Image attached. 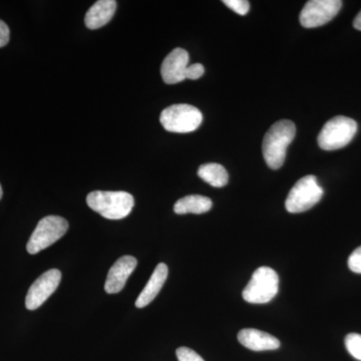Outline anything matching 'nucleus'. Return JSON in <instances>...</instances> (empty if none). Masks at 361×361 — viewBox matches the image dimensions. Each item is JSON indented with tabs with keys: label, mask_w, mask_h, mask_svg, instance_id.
Segmentation results:
<instances>
[{
	"label": "nucleus",
	"mask_w": 361,
	"mask_h": 361,
	"mask_svg": "<svg viewBox=\"0 0 361 361\" xmlns=\"http://www.w3.org/2000/svg\"><path fill=\"white\" fill-rule=\"evenodd\" d=\"M296 135V127L289 120H281L271 126L263 140V157L268 167L278 170L283 166L287 148Z\"/></svg>",
	"instance_id": "nucleus-1"
},
{
	"label": "nucleus",
	"mask_w": 361,
	"mask_h": 361,
	"mask_svg": "<svg viewBox=\"0 0 361 361\" xmlns=\"http://www.w3.org/2000/svg\"><path fill=\"white\" fill-rule=\"evenodd\" d=\"M87 203L106 219L121 220L132 212L135 200L128 192L94 191L87 195Z\"/></svg>",
	"instance_id": "nucleus-2"
},
{
	"label": "nucleus",
	"mask_w": 361,
	"mask_h": 361,
	"mask_svg": "<svg viewBox=\"0 0 361 361\" xmlns=\"http://www.w3.org/2000/svg\"><path fill=\"white\" fill-rule=\"evenodd\" d=\"M203 115L196 106L187 104H173L161 111L160 122L171 133L187 134L200 127Z\"/></svg>",
	"instance_id": "nucleus-3"
},
{
	"label": "nucleus",
	"mask_w": 361,
	"mask_h": 361,
	"mask_svg": "<svg viewBox=\"0 0 361 361\" xmlns=\"http://www.w3.org/2000/svg\"><path fill=\"white\" fill-rule=\"evenodd\" d=\"M357 132V123L353 118L337 116L329 120L318 135V145L325 151H334L348 146Z\"/></svg>",
	"instance_id": "nucleus-4"
},
{
	"label": "nucleus",
	"mask_w": 361,
	"mask_h": 361,
	"mask_svg": "<svg viewBox=\"0 0 361 361\" xmlns=\"http://www.w3.org/2000/svg\"><path fill=\"white\" fill-rule=\"evenodd\" d=\"M279 290V277L272 268L260 267L254 271L251 280L244 288V300L252 304L270 302Z\"/></svg>",
	"instance_id": "nucleus-5"
},
{
	"label": "nucleus",
	"mask_w": 361,
	"mask_h": 361,
	"mask_svg": "<svg viewBox=\"0 0 361 361\" xmlns=\"http://www.w3.org/2000/svg\"><path fill=\"white\" fill-rule=\"evenodd\" d=\"M323 189L315 176L308 175L297 180L285 201V208L289 213L305 212L322 200Z\"/></svg>",
	"instance_id": "nucleus-6"
},
{
	"label": "nucleus",
	"mask_w": 361,
	"mask_h": 361,
	"mask_svg": "<svg viewBox=\"0 0 361 361\" xmlns=\"http://www.w3.org/2000/svg\"><path fill=\"white\" fill-rule=\"evenodd\" d=\"M68 223L59 216H47L39 221L32 236L28 240L26 249L32 255L49 248L59 241L68 232Z\"/></svg>",
	"instance_id": "nucleus-7"
},
{
	"label": "nucleus",
	"mask_w": 361,
	"mask_h": 361,
	"mask_svg": "<svg viewBox=\"0 0 361 361\" xmlns=\"http://www.w3.org/2000/svg\"><path fill=\"white\" fill-rule=\"evenodd\" d=\"M341 7V0H310L301 11L299 20L303 27H318L334 20Z\"/></svg>",
	"instance_id": "nucleus-8"
},
{
	"label": "nucleus",
	"mask_w": 361,
	"mask_h": 361,
	"mask_svg": "<svg viewBox=\"0 0 361 361\" xmlns=\"http://www.w3.org/2000/svg\"><path fill=\"white\" fill-rule=\"evenodd\" d=\"M61 273L58 269H51L44 273L30 286L25 298V306L28 310L40 307L58 289L61 283Z\"/></svg>",
	"instance_id": "nucleus-9"
},
{
	"label": "nucleus",
	"mask_w": 361,
	"mask_h": 361,
	"mask_svg": "<svg viewBox=\"0 0 361 361\" xmlns=\"http://www.w3.org/2000/svg\"><path fill=\"white\" fill-rule=\"evenodd\" d=\"M189 63V54L185 49H173L164 59L161 66V75L168 85L179 84L186 80V70Z\"/></svg>",
	"instance_id": "nucleus-10"
},
{
	"label": "nucleus",
	"mask_w": 361,
	"mask_h": 361,
	"mask_svg": "<svg viewBox=\"0 0 361 361\" xmlns=\"http://www.w3.org/2000/svg\"><path fill=\"white\" fill-rule=\"evenodd\" d=\"M137 265V259L133 256H123L118 259L115 264L111 266L106 277L104 284L106 293L116 294L122 291Z\"/></svg>",
	"instance_id": "nucleus-11"
},
{
	"label": "nucleus",
	"mask_w": 361,
	"mask_h": 361,
	"mask_svg": "<svg viewBox=\"0 0 361 361\" xmlns=\"http://www.w3.org/2000/svg\"><path fill=\"white\" fill-rule=\"evenodd\" d=\"M242 345L253 351L275 350L280 348V341L267 332L254 329H242L238 334Z\"/></svg>",
	"instance_id": "nucleus-12"
},
{
	"label": "nucleus",
	"mask_w": 361,
	"mask_h": 361,
	"mask_svg": "<svg viewBox=\"0 0 361 361\" xmlns=\"http://www.w3.org/2000/svg\"><path fill=\"white\" fill-rule=\"evenodd\" d=\"M116 11L115 0H99L85 13V23L90 30H99L110 23Z\"/></svg>",
	"instance_id": "nucleus-13"
},
{
	"label": "nucleus",
	"mask_w": 361,
	"mask_h": 361,
	"mask_svg": "<svg viewBox=\"0 0 361 361\" xmlns=\"http://www.w3.org/2000/svg\"><path fill=\"white\" fill-rule=\"evenodd\" d=\"M168 273V266L165 263H160L157 266L144 290L141 292V294L135 300V306L137 308L146 307L156 298L159 292L161 291V287L165 284L166 280H167Z\"/></svg>",
	"instance_id": "nucleus-14"
},
{
	"label": "nucleus",
	"mask_w": 361,
	"mask_h": 361,
	"mask_svg": "<svg viewBox=\"0 0 361 361\" xmlns=\"http://www.w3.org/2000/svg\"><path fill=\"white\" fill-rule=\"evenodd\" d=\"M212 201L210 198L201 195H190L183 197L176 202L174 211L176 214L184 215V214H204L208 212L212 208Z\"/></svg>",
	"instance_id": "nucleus-15"
},
{
	"label": "nucleus",
	"mask_w": 361,
	"mask_h": 361,
	"mask_svg": "<svg viewBox=\"0 0 361 361\" xmlns=\"http://www.w3.org/2000/svg\"><path fill=\"white\" fill-rule=\"evenodd\" d=\"M198 176L214 188L225 187L229 180V176H228L226 169L220 164L216 163L202 165L199 168Z\"/></svg>",
	"instance_id": "nucleus-16"
},
{
	"label": "nucleus",
	"mask_w": 361,
	"mask_h": 361,
	"mask_svg": "<svg viewBox=\"0 0 361 361\" xmlns=\"http://www.w3.org/2000/svg\"><path fill=\"white\" fill-rule=\"evenodd\" d=\"M345 348L351 356L361 361V334H349L345 337Z\"/></svg>",
	"instance_id": "nucleus-17"
},
{
	"label": "nucleus",
	"mask_w": 361,
	"mask_h": 361,
	"mask_svg": "<svg viewBox=\"0 0 361 361\" xmlns=\"http://www.w3.org/2000/svg\"><path fill=\"white\" fill-rule=\"evenodd\" d=\"M223 4L240 16H246L250 9V4L247 0H224Z\"/></svg>",
	"instance_id": "nucleus-18"
},
{
	"label": "nucleus",
	"mask_w": 361,
	"mask_h": 361,
	"mask_svg": "<svg viewBox=\"0 0 361 361\" xmlns=\"http://www.w3.org/2000/svg\"><path fill=\"white\" fill-rule=\"evenodd\" d=\"M176 355L179 361H205L196 351L188 348H178Z\"/></svg>",
	"instance_id": "nucleus-19"
},
{
	"label": "nucleus",
	"mask_w": 361,
	"mask_h": 361,
	"mask_svg": "<svg viewBox=\"0 0 361 361\" xmlns=\"http://www.w3.org/2000/svg\"><path fill=\"white\" fill-rule=\"evenodd\" d=\"M348 267L353 272L361 274V246L355 249L348 258Z\"/></svg>",
	"instance_id": "nucleus-20"
},
{
	"label": "nucleus",
	"mask_w": 361,
	"mask_h": 361,
	"mask_svg": "<svg viewBox=\"0 0 361 361\" xmlns=\"http://www.w3.org/2000/svg\"><path fill=\"white\" fill-rule=\"evenodd\" d=\"M205 73V68L201 63H194V65L188 66L186 70V78L189 80H198Z\"/></svg>",
	"instance_id": "nucleus-21"
},
{
	"label": "nucleus",
	"mask_w": 361,
	"mask_h": 361,
	"mask_svg": "<svg viewBox=\"0 0 361 361\" xmlns=\"http://www.w3.org/2000/svg\"><path fill=\"white\" fill-rule=\"evenodd\" d=\"M9 35H11V32H9L8 26L4 21L0 20V47H6L8 44Z\"/></svg>",
	"instance_id": "nucleus-22"
},
{
	"label": "nucleus",
	"mask_w": 361,
	"mask_h": 361,
	"mask_svg": "<svg viewBox=\"0 0 361 361\" xmlns=\"http://www.w3.org/2000/svg\"><path fill=\"white\" fill-rule=\"evenodd\" d=\"M353 26H355L356 30H360L361 32V11L356 16L355 21H353Z\"/></svg>",
	"instance_id": "nucleus-23"
},
{
	"label": "nucleus",
	"mask_w": 361,
	"mask_h": 361,
	"mask_svg": "<svg viewBox=\"0 0 361 361\" xmlns=\"http://www.w3.org/2000/svg\"><path fill=\"white\" fill-rule=\"evenodd\" d=\"M2 195H4V192H2L1 185H0V200H1Z\"/></svg>",
	"instance_id": "nucleus-24"
}]
</instances>
